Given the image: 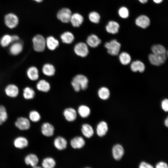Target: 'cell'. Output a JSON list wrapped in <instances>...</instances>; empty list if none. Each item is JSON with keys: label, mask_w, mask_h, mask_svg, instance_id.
Masks as SVG:
<instances>
[{"label": "cell", "mask_w": 168, "mask_h": 168, "mask_svg": "<svg viewBox=\"0 0 168 168\" xmlns=\"http://www.w3.org/2000/svg\"><path fill=\"white\" fill-rule=\"evenodd\" d=\"M71 83L75 91L79 92L81 89L85 90L87 88L88 80L85 76L79 74L73 78Z\"/></svg>", "instance_id": "1"}, {"label": "cell", "mask_w": 168, "mask_h": 168, "mask_svg": "<svg viewBox=\"0 0 168 168\" xmlns=\"http://www.w3.org/2000/svg\"><path fill=\"white\" fill-rule=\"evenodd\" d=\"M104 46L109 55L112 56H116L119 54L121 44L116 40L113 39L109 42H106Z\"/></svg>", "instance_id": "2"}, {"label": "cell", "mask_w": 168, "mask_h": 168, "mask_svg": "<svg viewBox=\"0 0 168 168\" xmlns=\"http://www.w3.org/2000/svg\"><path fill=\"white\" fill-rule=\"evenodd\" d=\"M168 57V53L164 54H156L152 53L148 55V59L150 63L154 66H160L164 64Z\"/></svg>", "instance_id": "3"}, {"label": "cell", "mask_w": 168, "mask_h": 168, "mask_svg": "<svg viewBox=\"0 0 168 168\" xmlns=\"http://www.w3.org/2000/svg\"><path fill=\"white\" fill-rule=\"evenodd\" d=\"M33 48L37 52L43 51L46 46V40L40 34L35 35L32 39Z\"/></svg>", "instance_id": "4"}, {"label": "cell", "mask_w": 168, "mask_h": 168, "mask_svg": "<svg viewBox=\"0 0 168 168\" xmlns=\"http://www.w3.org/2000/svg\"><path fill=\"white\" fill-rule=\"evenodd\" d=\"M4 22L9 28L13 29L16 27L19 23V19L17 16L13 13H9L5 15Z\"/></svg>", "instance_id": "5"}, {"label": "cell", "mask_w": 168, "mask_h": 168, "mask_svg": "<svg viewBox=\"0 0 168 168\" xmlns=\"http://www.w3.org/2000/svg\"><path fill=\"white\" fill-rule=\"evenodd\" d=\"M74 50L77 55L82 57H86L89 53V49L87 45L82 42L77 44L74 47Z\"/></svg>", "instance_id": "6"}, {"label": "cell", "mask_w": 168, "mask_h": 168, "mask_svg": "<svg viewBox=\"0 0 168 168\" xmlns=\"http://www.w3.org/2000/svg\"><path fill=\"white\" fill-rule=\"evenodd\" d=\"M72 15V12L69 9L63 8L58 11L57 16L58 19L63 22L67 23L70 21Z\"/></svg>", "instance_id": "7"}, {"label": "cell", "mask_w": 168, "mask_h": 168, "mask_svg": "<svg viewBox=\"0 0 168 168\" xmlns=\"http://www.w3.org/2000/svg\"><path fill=\"white\" fill-rule=\"evenodd\" d=\"M15 124L17 128L21 130H27L30 126L29 120L24 117L18 118L15 122Z\"/></svg>", "instance_id": "8"}, {"label": "cell", "mask_w": 168, "mask_h": 168, "mask_svg": "<svg viewBox=\"0 0 168 168\" xmlns=\"http://www.w3.org/2000/svg\"><path fill=\"white\" fill-rule=\"evenodd\" d=\"M130 67L131 70L133 72H138L140 73H143L146 68L144 63L138 60L133 61L131 63Z\"/></svg>", "instance_id": "9"}, {"label": "cell", "mask_w": 168, "mask_h": 168, "mask_svg": "<svg viewBox=\"0 0 168 168\" xmlns=\"http://www.w3.org/2000/svg\"><path fill=\"white\" fill-rule=\"evenodd\" d=\"M54 126L48 122L44 123L41 127V132L44 136L50 137L54 134Z\"/></svg>", "instance_id": "10"}, {"label": "cell", "mask_w": 168, "mask_h": 168, "mask_svg": "<svg viewBox=\"0 0 168 168\" xmlns=\"http://www.w3.org/2000/svg\"><path fill=\"white\" fill-rule=\"evenodd\" d=\"M112 153L114 158L116 160L121 159L124 154V150L123 147L119 144L114 146L112 149Z\"/></svg>", "instance_id": "11"}, {"label": "cell", "mask_w": 168, "mask_h": 168, "mask_svg": "<svg viewBox=\"0 0 168 168\" xmlns=\"http://www.w3.org/2000/svg\"><path fill=\"white\" fill-rule=\"evenodd\" d=\"M150 21L149 17L145 15H141L136 19L135 23L138 26L145 29L150 24Z\"/></svg>", "instance_id": "12"}, {"label": "cell", "mask_w": 168, "mask_h": 168, "mask_svg": "<svg viewBox=\"0 0 168 168\" xmlns=\"http://www.w3.org/2000/svg\"><path fill=\"white\" fill-rule=\"evenodd\" d=\"M63 114L65 119L68 122L75 121L77 117L76 111L72 108H68L64 110Z\"/></svg>", "instance_id": "13"}, {"label": "cell", "mask_w": 168, "mask_h": 168, "mask_svg": "<svg viewBox=\"0 0 168 168\" xmlns=\"http://www.w3.org/2000/svg\"><path fill=\"white\" fill-rule=\"evenodd\" d=\"M70 145L74 149H80L85 146V141L81 136H76L72 138L70 141Z\"/></svg>", "instance_id": "14"}, {"label": "cell", "mask_w": 168, "mask_h": 168, "mask_svg": "<svg viewBox=\"0 0 168 168\" xmlns=\"http://www.w3.org/2000/svg\"><path fill=\"white\" fill-rule=\"evenodd\" d=\"M54 144L55 147L57 149L59 150H63L66 148L67 142L64 138L59 136L55 138Z\"/></svg>", "instance_id": "15"}, {"label": "cell", "mask_w": 168, "mask_h": 168, "mask_svg": "<svg viewBox=\"0 0 168 168\" xmlns=\"http://www.w3.org/2000/svg\"><path fill=\"white\" fill-rule=\"evenodd\" d=\"M5 91L6 94L8 96L14 98L19 94V89L17 86L13 84H9L6 87Z\"/></svg>", "instance_id": "16"}, {"label": "cell", "mask_w": 168, "mask_h": 168, "mask_svg": "<svg viewBox=\"0 0 168 168\" xmlns=\"http://www.w3.org/2000/svg\"><path fill=\"white\" fill-rule=\"evenodd\" d=\"M24 161L26 164L27 165H30L34 168L37 166L39 160L38 157L36 155L31 153L25 157Z\"/></svg>", "instance_id": "17"}, {"label": "cell", "mask_w": 168, "mask_h": 168, "mask_svg": "<svg viewBox=\"0 0 168 168\" xmlns=\"http://www.w3.org/2000/svg\"><path fill=\"white\" fill-rule=\"evenodd\" d=\"M86 43L92 48H96L101 43V40L96 35L91 34L89 35L86 40Z\"/></svg>", "instance_id": "18"}, {"label": "cell", "mask_w": 168, "mask_h": 168, "mask_svg": "<svg viewBox=\"0 0 168 168\" xmlns=\"http://www.w3.org/2000/svg\"><path fill=\"white\" fill-rule=\"evenodd\" d=\"M83 17L78 13H74L72 15L70 21L72 26L74 27H78L82 23Z\"/></svg>", "instance_id": "19"}, {"label": "cell", "mask_w": 168, "mask_h": 168, "mask_svg": "<svg viewBox=\"0 0 168 168\" xmlns=\"http://www.w3.org/2000/svg\"><path fill=\"white\" fill-rule=\"evenodd\" d=\"M108 130V126L107 123L104 121H101L97 124L96 132L97 135L102 137L106 133Z\"/></svg>", "instance_id": "20"}, {"label": "cell", "mask_w": 168, "mask_h": 168, "mask_svg": "<svg viewBox=\"0 0 168 168\" xmlns=\"http://www.w3.org/2000/svg\"><path fill=\"white\" fill-rule=\"evenodd\" d=\"M119 27V24L117 22L110 21L106 26V30L108 33L114 34L118 32Z\"/></svg>", "instance_id": "21"}, {"label": "cell", "mask_w": 168, "mask_h": 168, "mask_svg": "<svg viewBox=\"0 0 168 168\" xmlns=\"http://www.w3.org/2000/svg\"><path fill=\"white\" fill-rule=\"evenodd\" d=\"M14 146L17 148L23 149L26 147L28 145V142L26 138L23 137L16 138L14 141Z\"/></svg>", "instance_id": "22"}, {"label": "cell", "mask_w": 168, "mask_h": 168, "mask_svg": "<svg viewBox=\"0 0 168 168\" xmlns=\"http://www.w3.org/2000/svg\"><path fill=\"white\" fill-rule=\"evenodd\" d=\"M81 131L83 135L87 138H91L94 134L93 128L88 124H84L82 125Z\"/></svg>", "instance_id": "23"}, {"label": "cell", "mask_w": 168, "mask_h": 168, "mask_svg": "<svg viewBox=\"0 0 168 168\" xmlns=\"http://www.w3.org/2000/svg\"><path fill=\"white\" fill-rule=\"evenodd\" d=\"M22 44L20 42H14L9 48L10 53L12 55H16L20 54L23 49Z\"/></svg>", "instance_id": "24"}, {"label": "cell", "mask_w": 168, "mask_h": 168, "mask_svg": "<svg viewBox=\"0 0 168 168\" xmlns=\"http://www.w3.org/2000/svg\"><path fill=\"white\" fill-rule=\"evenodd\" d=\"M46 44L48 48L51 50H54L59 46L58 40L52 36L48 37L46 40Z\"/></svg>", "instance_id": "25"}, {"label": "cell", "mask_w": 168, "mask_h": 168, "mask_svg": "<svg viewBox=\"0 0 168 168\" xmlns=\"http://www.w3.org/2000/svg\"><path fill=\"white\" fill-rule=\"evenodd\" d=\"M119 55V61L122 65H127L131 63L132 59L131 56L128 53L124 51Z\"/></svg>", "instance_id": "26"}, {"label": "cell", "mask_w": 168, "mask_h": 168, "mask_svg": "<svg viewBox=\"0 0 168 168\" xmlns=\"http://www.w3.org/2000/svg\"><path fill=\"white\" fill-rule=\"evenodd\" d=\"M28 77L31 80H37L39 77V71L38 69L35 66L29 68L27 71Z\"/></svg>", "instance_id": "27"}, {"label": "cell", "mask_w": 168, "mask_h": 168, "mask_svg": "<svg viewBox=\"0 0 168 168\" xmlns=\"http://www.w3.org/2000/svg\"><path fill=\"white\" fill-rule=\"evenodd\" d=\"M36 88L39 91L46 92L49 91L50 86L48 82L42 79L38 82L36 85Z\"/></svg>", "instance_id": "28"}, {"label": "cell", "mask_w": 168, "mask_h": 168, "mask_svg": "<svg viewBox=\"0 0 168 168\" xmlns=\"http://www.w3.org/2000/svg\"><path fill=\"white\" fill-rule=\"evenodd\" d=\"M42 71L45 75L48 76H52L55 74V69L54 66L52 64L46 63L43 66Z\"/></svg>", "instance_id": "29"}, {"label": "cell", "mask_w": 168, "mask_h": 168, "mask_svg": "<svg viewBox=\"0 0 168 168\" xmlns=\"http://www.w3.org/2000/svg\"><path fill=\"white\" fill-rule=\"evenodd\" d=\"M152 53L156 54H164L168 53L165 47L163 45L157 44L152 45L151 48Z\"/></svg>", "instance_id": "30"}, {"label": "cell", "mask_w": 168, "mask_h": 168, "mask_svg": "<svg viewBox=\"0 0 168 168\" xmlns=\"http://www.w3.org/2000/svg\"><path fill=\"white\" fill-rule=\"evenodd\" d=\"M98 95L100 99L103 100H106L108 99L110 97V91L107 87L103 86L99 89L98 91Z\"/></svg>", "instance_id": "31"}, {"label": "cell", "mask_w": 168, "mask_h": 168, "mask_svg": "<svg viewBox=\"0 0 168 168\" xmlns=\"http://www.w3.org/2000/svg\"><path fill=\"white\" fill-rule=\"evenodd\" d=\"M62 42L66 44L72 43L74 39L73 34L71 32L66 31L63 33L60 36Z\"/></svg>", "instance_id": "32"}, {"label": "cell", "mask_w": 168, "mask_h": 168, "mask_svg": "<svg viewBox=\"0 0 168 168\" xmlns=\"http://www.w3.org/2000/svg\"><path fill=\"white\" fill-rule=\"evenodd\" d=\"M77 111L80 116L83 118L88 117L91 113L90 108L88 106L84 105H80L78 108Z\"/></svg>", "instance_id": "33"}, {"label": "cell", "mask_w": 168, "mask_h": 168, "mask_svg": "<svg viewBox=\"0 0 168 168\" xmlns=\"http://www.w3.org/2000/svg\"><path fill=\"white\" fill-rule=\"evenodd\" d=\"M55 160L51 157H47L44 159L42 163V166L44 168H53L56 166Z\"/></svg>", "instance_id": "34"}, {"label": "cell", "mask_w": 168, "mask_h": 168, "mask_svg": "<svg viewBox=\"0 0 168 168\" xmlns=\"http://www.w3.org/2000/svg\"><path fill=\"white\" fill-rule=\"evenodd\" d=\"M35 93L34 91L32 88L26 87L23 90V96L25 99L30 100L34 98Z\"/></svg>", "instance_id": "35"}, {"label": "cell", "mask_w": 168, "mask_h": 168, "mask_svg": "<svg viewBox=\"0 0 168 168\" xmlns=\"http://www.w3.org/2000/svg\"><path fill=\"white\" fill-rule=\"evenodd\" d=\"M11 43H12L11 35L7 34L3 35L0 41L1 45L3 47L7 46Z\"/></svg>", "instance_id": "36"}, {"label": "cell", "mask_w": 168, "mask_h": 168, "mask_svg": "<svg viewBox=\"0 0 168 168\" xmlns=\"http://www.w3.org/2000/svg\"><path fill=\"white\" fill-rule=\"evenodd\" d=\"M8 115L6 109L2 105H0V125L5 122L7 119Z\"/></svg>", "instance_id": "37"}, {"label": "cell", "mask_w": 168, "mask_h": 168, "mask_svg": "<svg viewBox=\"0 0 168 168\" xmlns=\"http://www.w3.org/2000/svg\"><path fill=\"white\" fill-rule=\"evenodd\" d=\"M29 118L30 120L34 122H37L41 119V116L39 113L36 110H32L29 113Z\"/></svg>", "instance_id": "38"}, {"label": "cell", "mask_w": 168, "mask_h": 168, "mask_svg": "<svg viewBox=\"0 0 168 168\" xmlns=\"http://www.w3.org/2000/svg\"><path fill=\"white\" fill-rule=\"evenodd\" d=\"M88 17L90 21L93 23H98L100 21V16L96 12H91L89 14Z\"/></svg>", "instance_id": "39"}, {"label": "cell", "mask_w": 168, "mask_h": 168, "mask_svg": "<svg viewBox=\"0 0 168 168\" xmlns=\"http://www.w3.org/2000/svg\"><path fill=\"white\" fill-rule=\"evenodd\" d=\"M118 13L119 16L122 18H127L129 16V11L126 7H123L119 8Z\"/></svg>", "instance_id": "40"}, {"label": "cell", "mask_w": 168, "mask_h": 168, "mask_svg": "<svg viewBox=\"0 0 168 168\" xmlns=\"http://www.w3.org/2000/svg\"><path fill=\"white\" fill-rule=\"evenodd\" d=\"M161 106L162 109L165 112L168 111V100L167 98L163 100L161 103Z\"/></svg>", "instance_id": "41"}, {"label": "cell", "mask_w": 168, "mask_h": 168, "mask_svg": "<svg viewBox=\"0 0 168 168\" xmlns=\"http://www.w3.org/2000/svg\"><path fill=\"white\" fill-rule=\"evenodd\" d=\"M139 167V168H152L153 167L149 164L142 161L140 163Z\"/></svg>", "instance_id": "42"}, {"label": "cell", "mask_w": 168, "mask_h": 168, "mask_svg": "<svg viewBox=\"0 0 168 168\" xmlns=\"http://www.w3.org/2000/svg\"><path fill=\"white\" fill-rule=\"evenodd\" d=\"M156 168H167V164L164 162H160L157 163L156 166Z\"/></svg>", "instance_id": "43"}, {"label": "cell", "mask_w": 168, "mask_h": 168, "mask_svg": "<svg viewBox=\"0 0 168 168\" xmlns=\"http://www.w3.org/2000/svg\"><path fill=\"white\" fill-rule=\"evenodd\" d=\"M12 43H14L18 41L19 40V37L16 35H11Z\"/></svg>", "instance_id": "44"}, {"label": "cell", "mask_w": 168, "mask_h": 168, "mask_svg": "<svg viewBox=\"0 0 168 168\" xmlns=\"http://www.w3.org/2000/svg\"><path fill=\"white\" fill-rule=\"evenodd\" d=\"M163 0H153L154 2L156 3H161Z\"/></svg>", "instance_id": "45"}, {"label": "cell", "mask_w": 168, "mask_h": 168, "mask_svg": "<svg viewBox=\"0 0 168 168\" xmlns=\"http://www.w3.org/2000/svg\"><path fill=\"white\" fill-rule=\"evenodd\" d=\"M164 123H165V126L166 127H168V117H167L166 119H165V121Z\"/></svg>", "instance_id": "46"}, {"label": "cell", "mask_w": 168, "mask_h": 168, "mask_svg": "<svg viewBox=\"0 0 168 168\" xmlns=\"http://www.w3.org/2000/svg\"><path fill=\"white\" fill-rule=\"evenodd\" d=\"M141 3L144 4L147 2L148 0H138Z\"/></svg>", "instance_id": "47"}, {"label": "cell", "mask_w": 168, "mask_h": 168, "mask_svg": "<svg viewBox=\"0 0 168 168\" xmlns=\"http://www.w3.org/2000/svg\"><path fill=\"white\" fill-rule=\"evenodd\" d=\"M38 2H40L43 1V0H33Z\"/></svg>", "instance_id": "48"}]
</instances>
